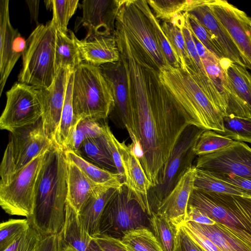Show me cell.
Here are the masks:
<instances>
[{"instance_id": "4", "label": "cell", "mask_w": 251, "mask_h": 251, "mask_svg": "<svg viewBox=\"0 0 251 251\" xmlns=\"http://www.w3.org/2000/svg\"><path fill=\"white\" fill-rule=\"evenodd\" d=\"M188 204L205 213L251 247V198L194 189Z\"/></svg>"}, {"instance_id": "21", "label": "cell", "mask_w": 251, "mask_h": 251, "mask_svg": "<svg viewBox=\"0 0 251 251\" xmlns=\"http://www.w3.org/2000/svg\"><path fill=\"white\" fill-rule=\"evenodd\" d=\"M79 50L82 62L96 67L118 61L120 54L114 36H98L79 40L69 31Z\"/></svg>"}, {"instance_id": "35", "label": "cell", "mask_w": 251, "mask_h": 251, "mask_svg": "<svg viewBox=\"0 0 251 251\" xmlns=\"http://www.w3.org/2000/svg\"><path fill=\"white\" fill-rule=\"evenodd\" d=\"M75 153L101 168L117 174L116 166L103 145L100 137L85 140Z\"/></svg>"}, {"instance_id": "40", "label": "cell", "mask_w": 251, "mask_h": 251, "mask_svg": "<svg viewBox=\"0 0 251 251\" xmlns=\"http://www.w3.org/2000/svg\"><path fill=\"white\" fill-rule=\"evenodd\" d=\"M224 131L218 133L235 141L251 143V118L224 116Z\"/></svg>"}, {"instance_id": "50", "label": "cell", "mask_w": 251, "mask_h": 251, "mask_svg": "<svg viewBox=\"0 0 251 251\" xmlns=\"http://www.w3.org/2000/svg\"><path fill=\"white\" fill-rule=\"evenodd\" d=\"M182 226L188 234L206 251H222L207 237L186 223Z\"/></svg>"}, {"instance_id": "15", "label": "cell", "mask_w": 251, "mask_h": 251, "mask_svg": "<svg viewBox=\"0 0 251 251\" xmlns=\"http://www.w3.org/2000/svg\"><path fill=\"white\" fill-rule=\"evenodd\" d=\"M208 5L238 49L251 71V18L228 1L209 0Z\"/></svg>"}, {"instance_id": "24", "label": "cell", "mask_w": 251, "mask_h": 251, "mask_svg": "<svg viewBox=\"0 0 251 251\" xmlns=\"http://www.w3.org/2000/svg\"><path fill=\"white\" fill-rule=\"evenodd\" d=\"M118 189L98 187L78 213L83 228L92 237L99 234V225L106 205Z\"/></svg>"}, {"instance_id": "52", "label": "cell", "mask_w": 251, "mask_h": 251, "mask_svg": "<svg viewBox=\"0 0 251 251\" xmlns=\"http://www.w3.org/2000/svg\"><path fill=\"white\" fill-rule=\"evenodd\" d=\"M40 251H64L59 234L43 237Z\"/></svg>"}, {"instance_id": "25", "label": "cell", "mask_w": 251, "mask_h": 251, "mask_svg": "<svg viewBox=\"0 0 251 251\" xmlns=\"http://www.w3.org/2000/svg\"><path fill=\"white\" fill-rule=\"evenodd\" d=\"M67 201L78 213L95 190L99 186L90 179L67 158Z\"/></svg>"}, {"instance_id": "53", "label": "cell", "mask_w": 251, "mask_h": 251, "mask_svg": "<svg viewBox=\"0 0 251 251\" xmlns=\"http://www.w3.org/2000/svg\"><path fill=\"white\" fill-rule=\"evenodd\" d=\"M25 1L29 11L31 21L38 24L40 0H26Z\"/></svg>"}, {"instance_id": "30", "label": "cell", "mask_w": 251, "mask_h": 251, "mask_svg": "<svg viewBox=\"0 0 251 251\" xmlns=\"http://www.w3.org/2000/svg\"><path fill=\"white\" fill-rule=\"evenodd\" d=\"M208 0H149V6L157 19L170 22L179 14L189 12Z\"/></svg>"}, {"instance_id": "55", "label": "cell", "mask_w": 251, "mask_h": 251, "mask_svg": "<svg viewBox=\"0 0 251 251\" xmlns=\"http://www.w3.org/2000/svg\"><path fill=\"white\" fill-rule=\"evenodd\" d=\"M64 249V251H76L75 249L71 247H66Z\"/></svg>"}, {"instance_id": "41", "label": "cell", "mask_w": 251, "mask_h": 251, "mask_svg": "<svg viewBox=\"0 0 251 251\" xmlns=\"http://www.w3.org/2000/svg\"><path fill=\"white\" fill-rule=\"evenodd\" d=\"M27 218L10 219L0 225V251H3L18 240L30 227Z\"/></svg>"}, {"instance_id": "48", "label": "cell", "mask_w": 251, "mask_h": 251, "mask_svg": "<svg viewBox=\"0 0 251 251\" xmlns=\"http://www.w3.org/2000/svg\"><path fill=\"white\" fill-rule=\"evenodd\" d=\"M210 173L217 178L241 188L249 197L251 198V178L242 177L233 175Z\"/></svg>"}, {"instance_id": "38", "label": "cell", "mask_w": 251, "mask_h": 251, "mask_svg": "<svg viewBox=\"0 0 251 251\" xmlns=\"http://www.w3.org/2000/svg\"><path fill=\"white\" fill-rule=\"evenodd\" d=\"M121 240L130 251H163L153 233L147 227L128 231Z\"/></svg>"}, {"instance_id": "47", "label": "cell", "mask_w": 251, "mask_h": 251, "mask_svg": "<svg viewBox=\"0 0 251 251\" xmlns=\"http://www.w3.org/2000/svg\"><path fill=\"white\" fill-rule=\"evenodd\" d=\"M174 251H206L186 232L182 226L177 227Z\"/></svg>"}, {"instance_id": "39", "label": "cell", "mask_w": 251, "mask_h": 251, "mask_svg": "<svg viewBox=\"0 0 251 251\" xmlns=\"http://www.w3.org/2000/svg\"><path fill=\"white\" fill-rule=\"evenodd\" d=\"M234 141L215 131L206 130L198 139L194 151L196 155H204L226 149Z\"/></svg>"}, {"instance_id": "8", "label": "cell", "mask_w": 251, "mask_h": 251, "mask_svg": "<svg viewBox=\"0 0 251 251\" xmlns=\"http://www.w3.org/2000/svg\"><path fill=\"white\" fill-rule=\"evenodd\" d=\"M116 22L136 51L153 68L159 73L170 66L150 22L133 0H122Z\"/></svg>"}, {"instance_id": "32", "label": "cell", "mask_w": 251, "mask_h": 251, "mask_svg": "<svg viewBox=\"0 0 251 251\" xmlns=\"http://www.w3.org/2000/svg\"><path fill=\"white\" fill-rule=\"evenodd\" d=\"M183 13L176 15L170 22H163L161 25L173 50L179 61L180 68L186 71L189 63V58L181 28Z\"/></svg>"}, {"instance_id": "6", "label": "cell", "mask_w": 251, "mask_h": 251, "mask_svg": "<svg viewBox=\"0 0 251 251\" xmlns=\"http://www.w3.org/2000/svg\"><path fill=\"white\" fill-rule=\"evenodd\" d=\"M56 29L51 21L38 25L26 40L22 55L19 82L38 89L47 88L56 75L55 47Z\"/></svg>"}, {"instance_id": "20", "label": "cell", "mask_w": 251, "mask_h": 251, "mask_svg": "<svg viewBox=\"0 0 251 251\" xmlns=\"http://www.w3.org/2000/svg\"><path fill=\"white\" fill-rule=\"evenodd\" d=\"M196 170L193 165L185 172L156 211L176 227L186 222L188 202L194 190Z\"/></svg>"}, {"instance_id": "42", "label": "cell", "mask_w": 251, "mask_h": 251, "mask_svg": "<svg viewBox=\"0 0 251 251\" xmlns=\"http://www.w3.org/2000/svg\"><path fill=\"white\" fill-rule=\"evenodd\" d=\"M78 2V0H52L51 21L56 29L68 34L69 21L75 13Z\"/></svg>"}, {"instance_id": "44", "label": "cell", "mask_w": 251, "mask_h": 251, "mask_svg": "<svg viewBox=\"0 0 251 251\" xmlns=\"http://www.w3.org/2000/svg\"><path fill=\"white\" fill-rule=\"evenodd\" d=\"M187 16L191 30L198 40L219 59L224 57L210 32L192 13L188 12Z\"/></svg>"}, {"instance_id": "13", "label": "cell", "mask_w": 251, "mask_h": 251, "mask_svg": "<svg viewBox=\"0 0 251 251\" xmlns=\"http://www.w3.org/2000/svg\"><path fill=\"white\" fill-rule=\"evenodd\" d=\"M100 69L112 90L114 106L108 117L119 128L127 131L132 143L137 142L134 125L133 100L130 79L122 60L105 64Z\"/></svg>"}, {"instance_id": "26", "label": "cell", "mask_w": 251, "mask_h": 251, "mask_svg": "<svg viewBox=\"0 0 251 251\" xmlns=\"http://www.w3.org/2000/svg\"><path fill=\"white\" fill-rule=\"evenodd\" d=\"M186 223L214 243L222 251H251V247L221 225Z\"/></svg>"}, {"instance_id": "34", "label": "cell", "mask_w": 251, "mask_h": 251, "mask_svg": "<svg viewBox=\"0 0 251 251\" xmlns=\"http://www.w3.org/2000/svg\"><path fill=\"white\" fill-rule=\"evenodd\" d=\"M194 189L202 192L232 194L249 197L241 188L217 178L208 171L197 168Z\"/></svg>"}, {"instance_id": "33", "label": "cell", "mask_w": 251, "mask_h": 251, "mask_svg": "<svg viewBox=\"0 0 251 251\" xmlns=\"http://www.w3.org/2000/svg\"><path fill=\"white\" fill-rule=\"evenodd\" d=\"M133 0L134 4L143 12L150 22L160 48L165 56L169 65L173 68H180L179 61L173 50L159 20L155 16L147 0Z\"/></svg>"}, {"instance_id": "43", "label": "cell", "mask_w": 251, "mask_h": 251, "mask_svg": "<svg viewBox=\"0 0 251 251\" xmlns=\"http://www.w3.org/2000/svg\"><path fill=\"white\" fill-rule=\"evenodd\" d=\"M26 44V40L17 30L13 39L6 64L3 72L0 74V95L1 96L7 79L19 58L23 55Z\"/></svg>"}, {"instance_id": "31", "label": "cell", "mask_w": 251, "mask_h": 251, "mask_svg": "<svg viewBox=\"0 0 251 251\" xmlns=\"http://www.w3.org/2000/svg\"><path fill=\"white\" fill-rule=\"evenodd\" d=\"M108 126L106 119L92 117L81 119L76 126L71 142L65 151H71L76 152L85 140L102 136L105 133Z\"/></svg>"}, {"instance_id": "46", "label": "cell", "mask_w": 251, "mask_h": 251, "mask_svg": "<svg viewBox=\"0 0 251 251\" xmlns=\"http://www.w3.org/2000/svg\"><path fill=\"white\" fill-rule=\"evenodd\" d=\"M100 139L116 166L121 182L124 184L125 177L118 146L119 141L115 137L109 126Z\"/></svg>"}, {"instance_id": "28", "label": "cell", "mask_w": 251, "mask_h": 251, "mask_svg": "<svg viewBox=\"0 0 251 251\" xmlns=\"http://www.w3.org/2000/svg\"><path fill=\"white\" fill-rule=\"evenodd\" d=\"M73 73L68 81L61 119L54 142L64 151L71 142L77 124L75 119L72 101Z\"/></svg>"}, {"instance_id": "18", "label": "cell", "mask_w": 251, "mask_h": 251, "mask_svg": "<svg viewBox=\"0 0 251 251\" xmlns=\"http://www.w3.org/2000/svg\"><path fill=\"white\" fill-rule=\"evenodd\" d=\"M122 0H83L81 4L82 25L85 39L98 36H114L118 11Z\"/></svg>"}, {"instance_id": "27", "label": "cell", "mask_w": 251, "mask_h": 251, "mask_svg": "<svg viewBox=\"0 0 251 251\" xmlns=\"http://www.w3.org/2000/svg\"><path fill=\"white\" fill-rule=\"evenodd\" d=\"M66 157L77 166L93 182L99 186L118 189L123 184L118 174L97 166L75 151H65Z\"/></svg>"}, {"instance_id": "19", "label": "cell", "mask_w": 251, "mask_h": 251, "mask_svg": "<svg viewBox=\"0 0 251 251\" xmlns=\"http://www.w3.org/2000/svg\"><path fill=\"white\" fill-rule=\"evenodd\" d=\"M119 151L124 171V184L133 198L149 216L151 214L148 201V192L151 183L147 178L135 151L133 144L119 142Z\"/></svg>"}, {"instance_id": "11", "label": "cell", "mask_w": 251, "mask_h": 251, "mask_svg": "<svg viewBox=\"0 0 251 251\" xmlns=\"http://www.w3.org/2000/svg\"><path fill=\"white\" fill-rule=\"evenodd\" d=\"M147 215L124 184L105 207L100 222L99 234L121 240L128 231L147 227Z\"/></svg>"}, {"instance_id": "37", "label": "cell", "mask_w": 251, "mask_h": 251, "mask_svg": "<svg viewBox=\"0 0 251 251\" xmlns=\"http://www.w3.org/2000/svg\"><path fill=\"white\" fill-rule=\"evenodd\" d=\"M151 231L163 251H174L177 227L168 219L156 212H152L149 218Z\"/></svg>"}, {"instance_id": "2", "label": "cell", "mask_w": 251, "mask_h": 251, "mask_svg": "<svg viewBox=\"0 0 251 251\" xmlns=\"http://www.w3.org/2000/svg\"><path fill=\"white\" fill-rule=\"evenodd\" d=\"M67 162L65 151L54 143L47 151L36 184L33 213L27 219L43 237L59 234L65 225Z\"/></svg>"}, {"instance_id": "7", "label": "cell", "mask_w": 251, "mask_h": 251, "mask_svg": "<svg viewBox=\"0 0 251 251\" xmlns=\"http://www.w3.org/2000/svg\"><path fill=\"white\" fill-rule=\"evenodd\" d=\"M206 129L193 125L184 130L170 157L161 168L157 185L148 192V201L152 212H156L163 200L172 191L197 156L194 148Z\"/></svg>"}, {"instance_id": "54", "label": "cell", "mask_w": 251, "mask_h": 251, "mask_svg": "<svg viewBox=\"0 0 251 251\" xmlns=\"http://www.w3.org/2000/svg\"><path fill=\"white\" fill-rule=\"evenodd\" d=\"M44 2L45 3V5L47 9H52V0H45Z\"/></svg>"}, {"instance_id": "23", "label": "cell", "mask_w": 251, "mask_h": 251, "mask_svg": "<svg viewBox=\"0 0 251 251\" xmlns=\"http://www.w3.org/2000/svg\"><path fill=\"white\" fill-rule=\"evenodd\" d=\"M58 234L63 248L71 247L76 251H104L83 228L78 213L68 201L65 225Z\"/></svg>"}, {"instance_id": "10", "label": "cell", "mask_w": 251, "mask_h": 251, "mask_svg": "<svg viewBox=\"0 0 251 251\" xmlns=\"http://www.w3.org/2000/svg\"><path fill=\"white\" fill-rule=\"evenodd\" d=\"M54 142L45 134L41 119L36 124L10 132L9 139L0 165V182L7 179Z\"/></svg>"}, {"instance_id": "16", "label": "cell", "mask_w": 251, "mask_h": 251, "mask_svg": "<svg viewBox=\"0 0 251 251\" xmlns=\"http://www.w3.org/2000/svg\"><path fill=\"white\" fill-rule=\"evenodd\" d=\"M195 166L211 173L251 178V148L244 142L234 141L222 150L199 156Z\"/></svg>"}, {"instance_id": "45", "label": "cell", "mask_w": 251, "mask_h": 251, "mask_svg": "<svg viewBox=\"0 0 251 251\" xmlns=\"http://www.w3.org/2000/svg\"><path fill=\"white\" fill-rule=\"evenodd\" d=\"M43 236L31 226L13 244L3 251H40Z\"/></svg>"}, {"instance_id": "1", "label": "cell", "mask_w": 251, "mask_h": 251, "mask_svg": "<svg viewBox=\"0 0 251 251\" xmlns=\"http://www.w3.org/2000/svg\"><path fill=\"white\" fill-rule=\"evenodd\" d=\"M119 51L131 82L137 138L134 150L153 187L161 168L190 125L160 81L159 73L140 58L129 43L122 45Z\"/></svg>"}, {"instance_id": "29", "label": "cell", "mask_w": 251, "mask_h": 251, "mask_svg": "<svg viewBox=\"0 0 251 251\" xmlns=\"http://www.w3.org/2000/svg\"><path fill=\"white\" fill-rule=\"evenodd\" d=\"M82 62L79 50L71 34H64L56 29L55 47L56 74L61 68H68L74 72Z\"/></svg>"}, {"instance_id": "36", "label": "cell", "mask_w": 251, "mask_h": 251, "mask_svg": "<svg viewBox=\"0 0 251 251\" xmlns=\"http://www.w3.org/2000/svg\"><path fill=\"white\" fill-rule=\"evenodd\" d=\"M9 0L0 1V74L5 68L15 35L18 30L12 26L9 17Z\"/></svg>"}, {"instance_id": "12", "label": "cell", "mask_w": 251, "mask_h": 251, "mask_svg": "<svg viewBox=\"0 0 251 251\" xmlns=\"http://www.w3.org/2000/svg\"><path fill=\"white\" fill-rule=\"evenodd\" d=\"M6 105L0 117L1 129L13 132L41 119L39 89L19 82L6 92Z\"/></svg>"}, {"instance_id": "5", "label": "cell", "mask_w": 251, "mask_h": 251, "mask_svg": "<svg viewBox=\"0 0 251 251\" xmlns=\"http://www.w3.org/2000/svg\"><path fill=\"white\" fill-rule=\"evenodd\" d=\"M72 101L76 122L106 119L114 106L112 88L100 67L82 62L73 73Z\"/></svg>"}, {"instance_id": "49", "label": "cell", "mask_w": 251, "mask_h": 251, "mask_svg": "<svg viewBox=\"0 0 251 251\" xmlns=\"http://www.w3.org/2000/svg\"><path fill=\"white\" fill-rule=\"evenodd\" d=\"M94 238L104 251H130L120 239L101 234Z\"/></svg>"}, {"instance_id": "22", "label": "cell", "mask_w": 251, "mask_h": 251, "mask_svg": "<svg viewBox=\"0 0 251 251\" xmlns=\"http://www.w3.org/2000/svg\"><path fill=\"white\" fill-rule=\"evenodd\" d=\"M209 2V0H208L206 3L196 7L189 12L194 15L210 32L224 57L247 69L229 35L212 13L208 5Z\"/></svg>"}, {"instance_id": "9", "label": "cell", "mask_w": 251, "mask_h": 251, "mask_svg": "<svg viewBox=\"0 0 251 251\" xmlns=\"http://www.w3.org/2000/svg\"><path fill=\"white\" fill-rule=\"evenodd\" d=\"M48 150L0 182V205L6 213L27 219L33 214L36 184Z\"/></svg>"}, {"instance_id": "14", "label": "cell", "mask_w": 251, "mask_h": 251, "mask_svg": "<svg viewBox=\"0 0 251 251\" xmlns=\"http://www.w3.org/2000/svg\"><path fill=\"white\" fill-rule=\"evenodd\" d=\"M226 116L251 118V73L227 58L220 60Z\"/></svg>"}, {"instance_id": "3", "label": "cell", "mask_w": 251, "mask_h": 251, "mask_svg": "<svg viewBox=\"0 0 251 251\" xmlns=\"http://www.w3.org/2000/svg\"><path fill=\"white\" fill-rule=\"evenodd\" d=\"M159 77L190 125L217 133L224 131V116L189 73L169 66L159 72Z\"/></svg>"}, {"instance_id": "51", "label": "cell", "mask_w": 251, "mask_h": 251, "mask_svg": "<svg viewBox=\"0 0 251 251\" xmlns=\"http://www.w3.org/2000/svg\"><path fill=\"white\" fill-rule=\"evenodd\" d=\"M193 222L196 223L211 225L216 222L201 210L188 205L186 222Z\"/></svg>"}, {"instance_id": "17", "label": "cell", "mask_w": 251, "mask_h": 251, "mask_svg": "<svg viewBox=\"0 0 251 251\" xmlns=\"http://www.w3.org/2000/svg\"><path fill=\"white\" fill-rule=\"evenodd\" d=\"M73 72L70 69L61 68L50 86L39 89L44 130L53 142L61 119L68 81Z\"/></svg>"}]
</instances>
